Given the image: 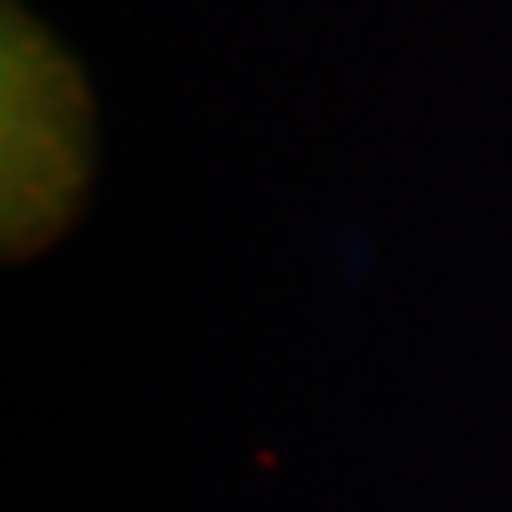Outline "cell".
Returning <instances> with one entry per match:
<instances>
[{"instance_id": "cell-1", "label": "cell", "mask_w": 512, "mask_h": 512, "mask_svg": "<svg viewBox=\"0 0 512 512\" xmlns=\"http://www.w3.org/2000/svg\"><path fill=\"white\" fill-rule=\"evenodd\" d=\"M100 173L84 63L21 0L0 11V256L32 262L79 225Z\"/></svg>"}]
</instances>
